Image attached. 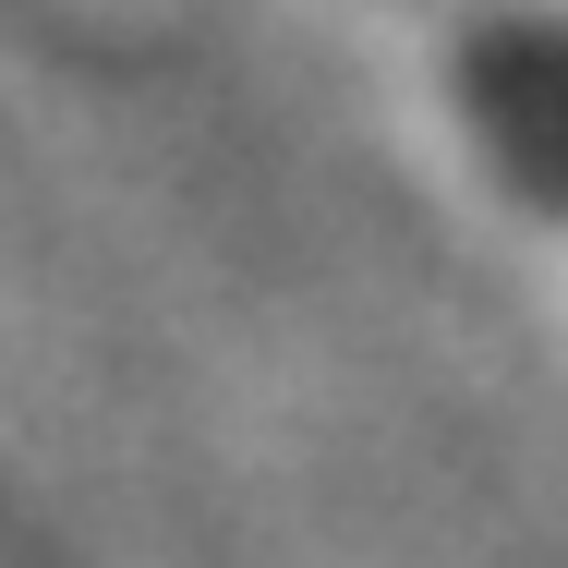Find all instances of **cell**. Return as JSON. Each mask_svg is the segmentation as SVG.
I'll use <instances>...</instances> for the list:
<instances>
[{
  "label": "cell",
  "instance_id": "obj_1",
  "mask_svg": "<svg viewBox=\"0 0 568 568\" xmlns=\"http://www.w3.org/2000/svg\"><path fill=\"white\" fill-rule=\"evenodd\" d=\"M459 98L496 170L568 219V12H484L459 37Z\"/></svg>",
  "mask_w": 568,
  "mask_h": 568
}]
</instances>
